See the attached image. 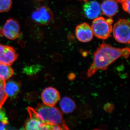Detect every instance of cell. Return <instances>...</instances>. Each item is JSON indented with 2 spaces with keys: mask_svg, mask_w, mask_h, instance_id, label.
Listing matches in <instances>:
<instances>
[{
  "mask_svg": "<svg viewBox=\"0 0 130 130\" xmlns=\"http://www.w3.org/2000/svg\"><path fill=\"white\" fill-rule=\"evenodd\" d=\"M129 54V48H118L103 42L94 53L93 63L87 71V77L92 76L98 70H106L109 66L120 57L128 59Z\"/></svg>",
  "mask_w": 130,
  "mask_h": 130,
  "instance_id": "cell-1",
  "label": "cell"
},
{
  "mask_svg": "<svg viewBox=\"0 0 130 130\" xmlns=\"http://www.w3.org/2000/svg\"><path fill=\"white\" fill-rule=\"evenodd\" d=\"M35 110L44 124L58 126L61 130H70L65 123L62 112L56 107L38 103Z\"/></svg>",
  "mask_w": 130,
  "mask_h": 130,
  "instance_id": "cell-2",
  "label": "cell"
},
{
  "mask_svg": "<svg viewBox=\"0 0 130 130\" xmlns=\"http://www.w3.org/2000/svg\"><path fill=\"white\" fill-rule=\"evenodd\" d=\"M111 19H105L100 17L95 19L91 25L93 34L98 38L106 40L110 37L112 30Z\"/></svg>",
  "mask_w": 130,
  "mask_h": 130,
  "instance_id": "cell-3",
  "label": "cell"
},
{
  "mask_svg": "<svg viewBox=\"0 0 130 130\" xmlns=\"http://www.w3.org/2000/svg\"><path fill=\"white\" fill-rule=\"evenodd\" d=\"M130 22L127 20L120 19L115 24L112 28L114 37L119 42L130 43Z\"/></svg>",
  "mask_w": 130,
  "mask_h": 130,
  "instance_id": "cell-4",
  "label": "cell"
},
{
  "mask_svg": "<svg viewBox=\"0 0 130 130\" xmlns=\"http://www.w3.org/2000/svg\"><path fill=\"white\" fill-rule=\"evenodd\" d=\"M18 21L14 18L8 19L3 26L0 27V36L10 40H16L21 36Z\"/></svg>",
  "mask_w": 130,
  "mask_h": 130,
  "instance_id": "cell-5",
  "label": "cell"
},
{
  "mask_svg": "<svg viewBox=\"0 0 130 130\" xmlns=\"http://www.w3.org/2000/svg\"><path fill=\"white\" fill-rule=\"evenodd\" d=\"M31 19L38 25H46L51 23L54 19L53 12L49 8L41 6L32 13Z\"/></svg>",
  "mask_w": 130,
  "mask_h": 130,
  "instance_id": "cell-6",
  "label": "cell"
},
{
  "mask_svg": "<svg viewBox=\"0 0 130 130\" xmlns=\"http://www.w3.org/2000/svg\"><path fill=\"white\" fill-rule=\"evenodd\" d=\"M18 56L13 47L0 43V64L11 66L17 59Z\"/></svg>",
  "mask_w": 130,
  "mask_h": 130,
  "instance_id": "cell-7",
  "label": "cell"
},
{
  "mask_svg": "<svg viewBox=\"0 0 130 130\" xmlns=\"http://www.w3.org/2000/svg\"><path fill=\"white\" fill-rule=\"evenodd\" d=\"M28 111L29 118L25 121V130H42L44 124L38 117L35 109L28 107Z\"/></svg>",
  "mask_w": 130,
  "mask_h": 130,
  "instance_id": "cell-8",
  "label": "cell"
},
{
  "mask_svg": "<svg viewBox=\"0 0 130 130\" xmlns=\"http://www.w3.org/2000/svg\"><path fill=\"white\" fill-rule=\"evenodd\" d=\"M41 97L43 103L50 106H54L60 99L59 91L51 87L44 89L42 92Z\"/></svg>",
  "mask_w": 130,
  "mask_h": 130,
  "instance_id": "cell-9",
  "label": "cell"
},
{
  "mask_svg": "<svg viewBox=\"0 0 130 130\" xmlns=\"http://www.w3.org/2000/svg\"><path fill=\"white\" fill-rule=\"evenodd\" d=\"M75 34L78 40L84 43L90 41L94 35L91 27L85 23L77 26L75 29Z\"/></svg>",
  "mask_w": 130,
  "mask_h": 130,
  "instance_id": "cell-10",
  "label": "cell"
},
{
  "mask_svg": "<svg viewBox=\"0 0 130 130\" xmlns=\"http://www.w3.org/2000/svg\"><path fill=\"white\" fill-rule=\"evenodd\" d=\"M83 11L84 13L88 18L93 19L99 16L101 9L99 3L95 1H90L85 3L84 5Z\"/></svg>",
  "mask_w": 130,
  "mask_h": 130,
  "instance_id": "cell-11",
  "label": "cell"
},
{
  "mask_svg": "<svg viewBox=\"0 0 130 130\" xmlns=\"http://www.w3.org/2000/svg\"><path fill=\"white\" fill-rule=\"evenodd\" d=\"M101 9L103 14L111 18L118 13V6L115 0H105L102 3Z\"/></svg>",
  "mask_w": 130,
  "mask_h": 130,
  "instance_id": "cell-12",
  "label": "cell"
},
{
  "mask_svg": "<svg viewBox=\"0 0 130 130\" xmlns=\"http://www.w3.org/2000/svg\"><path fill=\"white\" fill-rule=\"evenodd\" d=\"M21 88V84L19 82L10 80L6 82L5 91L8 96L14 98L19 93Z\"/></svg>",
  "mask_w": 130,
  "mask_h": 130,
  "instance_id": "cell-13",
  "label": "cell"
},
{
  "mask_svg": "<svg viewBox=\"0 0 130 130\" xmlns=\"http://www.w3.org/2000/svg\"><path fill=\"white\" fill-rule=\"evenodd\" d=\"M61 111L65 113L73 112L77 107L75 102L67 96H64L61 100L60 102Z\"/></svg>",
  "mask_w": 130,
  "mask_h": 130,
  "instance_id": "cell-14",
  "label": "cell"
},
{
  "mask_svg": "<svg viewBox=\"0 0 130 130\" xmlns=\"http://www.w3.org/2000/svg\"><path fill=\"white\" fill-rule=\"evenodd\" d=\"M14 71L10 66L0 64V79L6 81L11 77Z\"/></svg>",
  "mask_w": 130,
  "mask_h": 130,
  "instance_id": "cell-15",
  "label": "cell"
},
{
  "mask_svg": "<svg viewBox=\"0 0 130 130\" xmlns=\"http://www.w3.org/2000/svg\"><path fill=\"white\" fill-rule=\"evenodd\" d=\"M41 66L40 64L33 65L24 68L23 73L28 76H33L40 72Z\"/></svg>",
  "mask_w": 130,
  "mask_h": 130,
  "instance_id": "cell-16",
  "label": "cell"
},
{
  "mask_svg": "<svg viewBox=\"0 0 130 130\" xmlns=\"http://www.w3.org/2000/svg\"><path fill=\"white\" fill-rule=\"evenodd\" d=\"M5 81L0 79V108L2 107L8 98L5 91Z\"/></svg>",
  "mask_w": 130,
  "mask_h": 130,
  "instance_id": "cell-17",
  "label": "cell"
},
{
  "mask_svg": "<svg viewBox=\"0 0 130 130\" xmlns=\"http://www.w3.org/2000/svg\"><path fill=\"white\" fill-rule=\"evenodd\" d=\"M12 4V0H0V12H8Z\"/></svg>",
  "mask_w": 130,
  "mask_h": 130,
  "instance_id": "cell-18",
  "label": "cell"
},
{
  "mask_svg": "<svg viewBox=\"0 0 130 130\" xmlns=\"http://www.w3.org/2000/svg\"><path fill=\"white\" fill-rule=\"evenodd\" d=\"M1 122L7 125L8 124V119L6 115V113L4 108H0V123Z\"/></svg>",
  "mask_w": 130,
  "mask_h": 130,
  "instance_id": "cell-19",
  "label": "cell"
},
{
  "mask_svg": "<svg viewBox=\"0 0 130 130\" xmlns=\"http://www.w3.org/2000/svg\"><path fill=\"white\" fill-rule=\"evenodd\" d=\"M42 130H61L59 126L53 125L44 124Z\"/></svg>",
  "mask_w": 130,
  "mask_h": 130,
  "instance_id": "cell-20",
  "label": "cell"
},
{
  "mask_svg": "<svg viewBox=\"0 0 130 130\" xmlns=\"http://www.w3.org/2000/svg\"><path fill=\"white\" fill-rule=\"evenodd\" d=\"M122 7L125 11L130 13V0H126L122 3Z\"/></svg>",
  "mask_w": 130,
  "mask_h": 130,
  "instance_id": "cell-21",
  "label": "cell"
},
{
  "mask_svg": "<svg viewBox=\"0 0 130 130\" xmlns=\"http://www.w3.org/2000/svg\"><path fill=\"white\" fill-rule=\"evenodd\" d=\"M113 105L112 104H107L105 105V110L107 112H111L112 111L113 108Z\"/></svg>",
  "mask_w": 130,
  "mask_h": 130,
  "instance_id": "cell-22",
  "label": "cell"
},
{
  "mask_svg": "<svg viewBox=\"0 0 130 130\" xmlns=\"http://www.w3.org/2000/svg\"><path fill=\"white\" fill-rule=\"evenodd\" d=\"M6 125L4 123H0V130H7L6 128Z\"/></svg>",
  "mask_w": 130,
  "mask_h": 130,
  "instance_id": "cell-23",
  "label": "cell"
},
{
  "mask_svg": "<svg viewBox=\"0 0 130 130\" xmlns=\"http://www.w3.org/2000/svg\"><path fill=\"white\" fill-rule=\"evenodd\" d=\"M116 1L117 2L119 3H122L126 1V0H116Z\"/></svg>",
  "mask_w": 130,
  "mask_h": 130,
  "instance_id": "cell-24",
  "label": "cell"
},
{
  "mask_svg": "<svg viewBox=\"0 0 130 130\" xmlns=\"http://www.w3.org/2000/svg\"><path fill=\"white\" fill-rule=\"evenodd\" d=\"M79 1H83L84 2L86 3L88 2L87 0H79Z\"/></svg>",
  "mask_w": 130,
  "mask_h": 130,
  "instance_id": "cell-25",
  "label": "cell"
},
{
  "mask_svg": "<svg viewBox=\"0 0 130 130\" xmlns=\"http://www.w3.org/2000/svg\"><path fill=\"white\" fill-rule=\"evenodd\" d=\"M99 130V129H94V130Z\"/></svg>",
  "mask_w": 130,
  "mask_h": 130,
  "instance_id": "cell-26",
  "label": "cell"
},
{
  "mask_svg": "<svg viewBox=\"0 0 130 130\" xmlns=\"http://www.w3.org/2000/svg\"><path fill=\"white\" fill-rule=\"evenodd\" d=\"M67 1H72V0H67Z\"/></svg>",
  "mask_w": 130,
  "mask_h": 130,
  "instance_id": "cell-27",
  "label": "cell"
}]
</instances>
